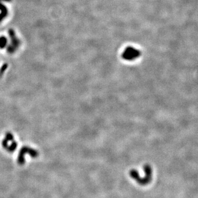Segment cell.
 Returning <instances> with one entry per match:
<instances>
[{
  "instance_id": "2",
  "label": "cell",
  "mask_w": 198,
  "mask_h": 198,
  "mask_svg": "<svg viewBox=\"0 0 198 198\" xmlns=\"http://www.w3.org/2000/svg\"><path fill=\"white\" fill-rule=\"evenodd\" d=\"M140 52L134 47H128L124 50L122 55L126 60H133L140 56Z\"/></svg>"
},
{
  "instance_id": "3",
  "label": "cell",
  "mask_w": 198,
  "mask_h": 198,
  "mask_svg": "<svg viewBox=\"0 0 198 198\" xmlns=\"http://www.w3.org/2000/svg\"><path fill=\"white\" fill-rule=\"evenodd\" d=\"M0 11H1V14H0V23H1V22L4 20L6 17L8 13V11L7 10V7L1 3H0Z\"/></svg>"
},
{
  "instance_id": "5",
  "label": "cell",
  "mask_w": 198,
  "mask_h": 198,
  "mask_svg": "<svg viewBox=\"0 0 198 198\" xmlns=\"http://www.w3.org/2000/svg\"><path fill=\"white\" fill-rule=\"evenodd\" d=\"M3 1H7V2H9V1H10L11 0H3Z\"/></svg>"
},
{
  "instance_id": "1",
  "label": "cell",
  "mask_w": 198,
  "mask_h": 198,
  "mask_svg": "<svg viewBox=\"0 0 198 198\" xmlns=\"http://www.w3.org/2000/svg\"><path fill=\"white\" fill-rule=\"evenodd\" d=\"M8 33L10 37V44L7 47V52L8 54H13L20 46V41L19 39L17 37L14 30L10 29L8 30Z\"/></svg>"
},
{
  "instance_id": "4",
  "label": "cell",
  "mask_w": 198,
  "mask_h": 198,
  "mask_svg": "<svg viewBox=\"0 0 198 198\" xmlns=\"http://www.w3.org/2000/svg\"><path fill=\"white\" fill-rule=\"evenodd\" d=\"M7 43V38L4 37H0V48L4 49L6 46Z\"/></svg>"
}]
</instances>
